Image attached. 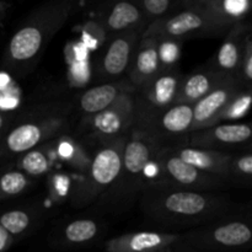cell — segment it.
I'll use <instances>...</instances> for the list:
<instances>
[{
	"instance_id": "4dcf8cb0",
	"label": "cell",
	"mask_w": 252,
	"mask_h": 252,
	"mask_svg": "<svg viewBox=\"0 0 252 252\" xmlns=\"http://www.w3.org/2000/svg\"><path fill=\"white\" fill-rule=\"evenodd\" d=\"M10 241V234L0 225V252L4 251L7 248Z\"/></svg>"
},
{
	"instance_id": "5b68a950",
	"label": "cell",
	"mask_w": 252,
	"mask_h": 252,
	"mask_svg": "<svg viewBox=\"0 0 252 252\" xmlns=\"http://www.w3.org/2000/svg\"><path fill=\"white\" fill-rule=\"evenodd\" d=\"M184 76L180 75L174 68H164L144 88V102L150 112H161L175 105V98L179 93Z\"/></svg>"
},
{
	"instance_id": "ac0fdd59",
	"label": "cell",
	"mask_w": 252,
	"mask_h": 252,
	"mask_svg": "<svg viewBox=\"0 0 252 252\" xmlns=\"http://www.w3.org/2000/svg\"><path fill=\"white\" fill-rule=\"evenodd\" d=\"M48 128L38 123H24L10 132L6 138L7 149L15 154L31 152L47 137Z\"/></svg>"
},
{
	"instance_id": "8fae6325",
	"label": "cell",
	"mask_w": 252,
	"mask_h": 252,
	"mask_svg": "<svg viewBox=\"0 0 252 252\" xmlns=\"http://www.w3.org/2000/svg\"><path fill=\"white\" fill-rule=\"evenodd\" d=\"M122 169V149L117 145L102 148L96 153L91 162V186L95 189H103L111 186L118 179Z\"/></svg>"
},
{
	"instance_id": "2e32d148",
	"label": "cell",
	"mask_w": 252,
	"mask_h": 252,
	"mask_svg": "<svg viewBox=\"0 0 252 252\" xmlns=\"http://www.w3.org/2000/svg\"><path fill=\"white\" fill-rule=\"evenodd\" d=\"M160 132L169 135H181L193 130V106L174 105L157 113Z\"/></svg>"
},
{
	"instance_id": "5bb4252c",
	"label": "cell",
	"mask_w": 252,
	"mask_h": 252,
	"mask_svg": "<svg viewBox=\"0 0 252 252\" xmlns=\"http://www.w3.org/2000/svg\"><path fill=\"white\" fill-rule=\"evenodd\" d=\"M243 32V25L234 24L217 54V70L225 75L238 78L245 48Z\"/></svg>"
},
{
	"instance_id": "9c48e42d",
	"label": "cell",
	"mask_w": 252,
	"mask_h": 252,
	"mask_svg": "<svg viewBox=\"0 0 252 252\" xmlns=\"http://www.w3.org/2000/svg\"><path fill=\"white\" fill-rule=\"evenodd\" d=\"M175 154L187 164L201 171L217 177H226L233 174L234 157L218 150L198 149V148H182Z\"/></svg>"
},
{
	"instance_id": "484cf974",
	"label": "cell",
	"mask_w": 252,
	"mask_h": 252,
	"mask_svg": "<svg viewBox=\"0 0 252 252\" xmlns=\"http://www.w3.org/2000/svg\"><path fill=\"white\" fill-rule=\"evenodd\" d=\"M251 105V95L250 93H243L230 106L221 118L231 120V118H240L248 112Z\"/></svg>"
},
{
	"instance_id": "ffe728a7",
	"label": "cell",
	"mask_w": 252,
	"mask_h": 252,
	"mask_svg": "<svg viewBox=\"0 0 252 252\" xmlns=\"http://www.w3.org/2000/svg\"><path fill=\"white\" fill-rule=\"evenodd\" d=\"M122 95L120 86L116 84H102L89 89L81 95L80 107L84 112L96 115L110 107Z\"/></svg>"
},
{
	"instance_id": "4316f807",
	"label": "cell",
	"mask_w": 252,
	"mask_h": 252,
	"mask_svg": "<svg viewBox=\"0 0 252 252\" xmlns=\"http://www.w3.org/2000/svg\"><path fill=\"white\" fill-rule=\"evenodd\" d=\"M159 46V58L162 68H171L174 62H176L179 56V44L172 41H160L158 42Z\"/></svg>"
},
{
	"instance_id": "d4e9b609",
	"label": "cell",
	"mask_w": 252,
	"mask_h": 252,
	"mask_svg": "<svg viewBox=\"0 0 252 252\" xmlns=\"http://www.w3.org/2000/svg\"><path fill=\"white\" fill-rule=\"evenodd\" d=\"M48 158L39 150L27 152L21 159V169L32 176L43 175L48 170Z\"/></svg>"
},
{
	"instance_id": "e0dca14e",
	"label": "cell",
	"mask_w": 252,
	"mask_h": 252,
	"mask_svg": "<svg viewBox=\"0 0 252 252\" xmlns=\"http://www.w3.org/2000/svg\"><path fill=\"white\" fill-rule=\"evenodd\" d=\"M144 14L133 2L121 1L112 6L106 19V29L111 32L137 31L138 26L143 21Z\"/></svg>"
},
{
	"instance_id": "7c38bea8",
	"label": "cell",
	"mask_w": 252,
	"mask_h": 252,
	"mask_svg": "<svg viewBox=\"0 0 252 252\" xmlns=\"http://www.w3.org/2000/svg\"><path fill=\"white\" fill-rule=\"evenodd\" d=\"M179 239L170 234L142 231L130 235L121 236L108 244L110 252H158L169 248Z\"/></svg>"
},
{
	"instance_id": "3957f363",
	"label": "cell",
	"mask_w": 252,
	"mask_h": 252,
	"mask_svg": "<svg viewBox=\"0 0 252 252\" xmlns=\"http://www.w3.org/2000/svg\"><path fill=\"white\" fill-rule=\"evenodd\" d=\"M241 94L243 89L238 78L226 76L213 91L193 105V130L216 125Z\"/></svg>"
},
{
	"instance_id": "52a82bcc",
	"label": "cell",
	"mask_w": 252,
	"mask_h": 252,
	"mask_svg": "<svg viewBox=\"0 0 252 252\" xmlns=\"http://www.w3.org/2000/svg\"><path fill=\"white\" fill-rule=\"evenodd\" d=\"M162 69L158 41L153 37H143L128 68L132 83L138 88H144Z\"/></svg>"
},
{
	"instance_id": "9a60e30c",
	"label": "cell",
	"mask_w": 252,
	"mask_h": 252,
	"mask_svg": "<svg viewBox=\"0 0 252 252\" xmlns=\"http://www.w3.org/2000/svg\"><path fill=\"white\" fill-rule=\"evenodd\" d=\"M251 138V128L249 125H220L217 127L199 132L194 135L192 143L202 147H208L212 150L213 145L217 147H229L249 142Z\"/></svg>"
},
{
	"instance_id": "44dd1931",
	"label": "cell",
	"mask_w": 252,
	"mask_h": 252,
	"mask_svg": "<svg viewBox=\"0 0 252 252\" xmlns=\"http://www.w3.org/2000/svg\"><path fill=\"white\" fill-rule=\"evenodd\" d=\"M212 240L224 248H240L251 241L252 233L249 225L241 221H231L214 229Z\"/></svg>"
},
{
	"instance_id": "cb8c5ba5",
	"label": "cell",
	"mask_w": 252,
	"mask_h": 252,
	"mask_svg": "<svg viewBox=\"0 0 252 252\" xmlns=\"http://www.w3.org/2000/svg\"><path fill=\"white\" fill-rule=\"evenodd\" d=\"M0 225L10 235H20L30 226V216L24 211H11L2 214Z\"/></svg>"
},
{
	"instance_id": "d6986e66",
	"label": "cell",
	"mask_w": 252,
	"mask_h": 252,
	"mask_svg": "<svg viewBox=\"0 0 252 252\" xmlns=\"http://www.w3.org/2000/svg\"><path fill=\"white\" fill-rule=\"evenodd\" d=\"M153 150L149 143L140 138H134L126 143L122 149V165L127 174L139 175L145 171L152 159Z\"/></svg>"
},
{
	"instance_id": "ba28073f",
	"label": "cell",
	"mask_w": 252,
	"mask_h": 252,
	"mask_svg": "<svg viewBox=\"0 0 252 252\" xmlns=\"http://www.w3.org/2000/svg\"><path fill=\"white\" fill-rule=\"evenodd\" d=\"M226 76L217 69L199 70L182 78L179 93L175 98V105H191L198 102L199 100L213 91Z\"/></svg>"
},
{
	"instance_id": "30bf717a",
	"label": "cell",
	"mask_w": 252,
	"mask_h": 252,
	"mask_svg": "<svg viewBox=\"0 0 252 252\" xmlns=\"http://www.w3.org/2000/svg\"><path fill=\"white\" fill-rule=\"evenodd\" d=\"M162 170L169 175L170 179L176 184L182 186H191L196 189H207V187L216 186L220 182V179L207 172L196 169L192 165L177 157L176 154L166 153L159 158Z\"/></svg>"
},
{
	"instance_id": "d6a6232c",
	"label": "cell",
	"mask_w": 252,
	"mask_h": 252,
	"mask_svg": "<svg viewBox=\"0 0 252 252\" xmlns=\"http://www.w3.org/2000/svg\"><path fill=\"white\" fill-rule=\"evenodd\" d=\"M158 252H171V251H167V250H162V251H158Z\"/></svg>"
},
{
	"instance_id": "f546056e",
	"label": "cell",
	"mask_w": 252,
	"mask_h": 252,
	"mask_svg": "<svg viewBox=\"0 0 252 252\" xmlns=\"http://www.w3.org/2000/svg\"><path fill=\"white\" fill-rule=\"evenodd\" d=\"M238 172L239 175L250 177L252 175V157L250 154L244 155L233 162V174Z\"/></svg>"
},
{
	"instance_id": "4fadbf2b",
	"label": "cell",
	"mask_w": 252,
	"mask_h": 252,
	"mask_svg": "<svg viewBox=\"0 0 252 252\" xmlns=\"http://www.w3.org/2000/svg\"><path fill=\"white\" fill-rule=\"evenodd\" d=\"M160 208L171 216L199 217L213 208V201L209 196L189 191H177L166 194L161 199Z\"/></svg>"
},
{
	"instance_id": "603a6c76",
	"label": "cell",
	"mask_w": 252,
	"mask_h": 252,
	"mask_svg": "<svg viewBox=\"0 0 252 252\" xmlns=\"http://www.w3.org/2000/svg\"><path fill=\"white\" fill-rule=\"evenodd\" d=\"M29 180L24 172L9 171L0 177V191L4 196L12 197L26 189Z\"/></svg>"
},
{
	"instance_id": "7a4b0ae2",
	"label": "cell",
	"mask_w": 252,
	"mask_h": 252,
	"mask_svg": "<svg viewBox=\"0 0 252 252\" xmlns=\"http://www.w3.org/2000/svg\"><path fill=\"white\" fill-rule=\"evenodd\" d=\"M66 14V6L54 7L37 12L33 19L27 20L26 25L16 31L9 43L11 61L21 64L24 69L27 64L33 63L46 48L52 34L65 21Z\"/></svg>"
},
{
	"instance_id": "1f68e13d",
	"label": "cell",
	"mask_w": 252,
	"mask_h": 252,
	"mask_svg": "<svg viewBox=\"0 0 252 252\" xmlns=\"http://www.w3.org/2000/svg\"><path fill=\"white\" fill-rule=\"evenodd\" d=\"M2 125H4V117H2L1 113H0V129H1Z\"/></svg>"
},
{
	"instance_id": "f1b7e54d",
	"label": "cell",
	"mask_w": 252,
	"mask_h": 252,
	"mask_svg": "<svg viewBox=\"0 0 252 252\" xmlns=\"http://www.w3.org/2000/svg\"><path fill=\"white\" fill-rule=\"evenodd\" d=\"M252 46L251 39L246 38L245 43V52H244L243 62H241L240 70L243 71V76H245L246 81H251L252 79Z\"/></svg>"
},
{
	"instance_id": "7402d4cb",
	"label": "cell",
	"mask_w": 252,
	"mask_h": 252,
	"mask_svg": "<svg viewBox=\"0 0 252 252\" xmlns=\"http://www.w3.org/2000/svg\"><path fill=\"white\" fill-rule=\"evenodd\" d=\"M97 234V225L90 219H80L68 224L64 230V236L69 243L84 244L90 241Z\"/></svg>"
},
{
	"instance_id": "8992f818",
	"label": "cell",
	"mask_w": 252,
	"mask_h": 252,
	"mask_svg": "<svg viewBox=\"0 0 252 252\" xmlns=\"http://www.w3.org/2000/svg\"><path fill=\"white\" fill-rule=\"evenodd\" d=\"M134 120V105L127 95H121L106 110L94 115L91 128L103 137H115L125 132Z\"/></svg>"
},
{
	"instance_id": "277c9868",
	"label": "cell",
	"mask_w": 252,
	"mask_h": 252,
	"mask_svg": "<svg viewBox=\"0 0 252 252\" xmlns=\"http://www.w3.org/2000/svg\"><path fill=\"white\" fill-rule=\"evenodd\" d=\"M139 41V32L128 31L110 42L101 59V71L106 78H117L128 70Z\"/></svg>"
},
{
	"instance_id": "6da1fadb",
	"label": "cell",
	"mask_w": 252,
	"mask_h": 252,
	"mask_svg": "<svg viewBox=\"0 0 252 252\" xmlns=\"http://www.w3.org/2000/svg\"><path fill=\"white\" fill-rule=\"evenodd\" d=\"M233 25V20L217 14L208 6H202L182 10L166 19L155 20L147 27L143 37H153L158 42L172 41L177 43L184 38L223 32Z\"/></svg>"
},
{
	"instance_id": "83f0119b",
	"label": "cell",
	"mask_w": 252,
	"mask_h": 252,
	"mask_svg": "<svg viewBox=\"0 0 252 252\" xmlns=\"http://www.w3.org/2000/svg\"><path fill=\"white\" fill-rule=\"evenodd\" d=\"M140 5H142L143 14H147L148 16L153 17V19L158 17L157 20H159L162 15L169 11L172 1H170V0H144V1L140 2Z\"/></svg>"
}]
</instances>
